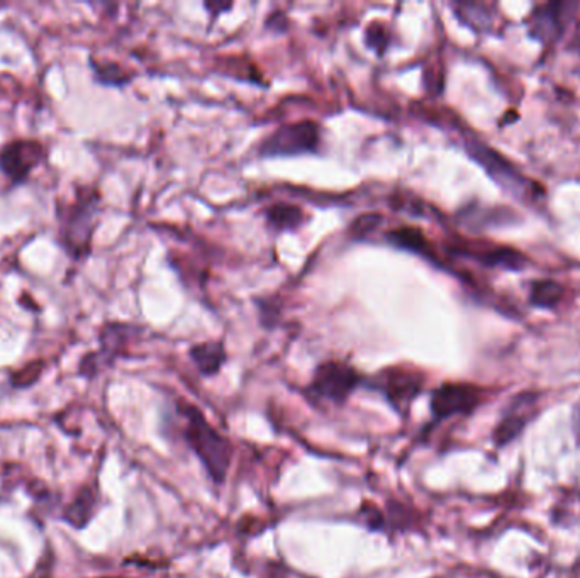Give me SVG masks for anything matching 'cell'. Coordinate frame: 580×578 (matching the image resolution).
<instances>
[{
  "mask_svg": "<svg viewBox=\"0 0 580 578\" xmlns=\"http://www.w3.org/2000/svg\"><path fill=\"white\" fill-rule=\"evenodd\" d=\"M321 145L320 126L313 121L291 123L281 126L262 143L260 153L265 158L297 157L316 153Z\"/></svg>",
  "mask_w": 580,
  "mask_h": 578,
  "instance_id": "obj_10",
  "label": "cell"
},
{
  "mask_svg": "<svg viewBox=\"0 0 580 578\" xmlns=\"http://www.w3.org/2000/svg\"><path fill=\"white\" fill-rule=\"evenodd\" d=\"M365 379L355 366L342 360H328L314 369L311 382L304 389L307 401L316 405L343 408L360 388H364Z\"/></svg>",
  "mask_w": 580,
  "mask_h": 578,
  "instance_id": "obj_4",
  "label": "cell"
},
{
  "mask_svg": "<svg viewBox=\"0 0 580 578\" xmlns=\"http://www.w3.org/2000/svg\"><path fill=\"white\" fill-rule=\"evenodd\" d=\"M265 216H267L268 226L277 231L299 229L306 217L303 209L293 204H275L265 210Z\"/></svg>",
  "mask_w": 580,
  "mask_h": 578,
  "instance_id": "obj_18",
  "label": "cell"
},
{
  "mask_svg": "<svg viewBox=\"0 0 580 578\" xmlns=\"http://www.w3.org/2000/svg\"><path fill=\"white\" fill-rule=\"evenodd\" d=\"M462 255L470 256L481 265L489 266V268H502L511 270V272H520V270L527 268L528 256L523 255L520 249L511 248V246L502 245H485V243H479V245L462 246L459 249Z\"/></svg>",
  "mask_w": 580,
  "mask_h": 578,
  "instance_id": "obj_12",
  "label": "cell"
},
{
  "mask_svg": "<svg viewBox=\"0 0 580 578\" xmlns=\"http://www.w3.org/2000/svg\"><path fill=\"white\" fill-rule=\"evenodd\" d=\"M579 2H545L537 4L524 18L528 36L545 48L559 43L576 21Z\"/></svg>",
  "mask_w": 580,
  "mask_h": 578,
  "instance_id": "obj_8",
  "label": "cell"
},
{
  "mask_svg": "<svg viewBox=\"0 0 580 578\" xmlns=\"http://www.w3.org/2000/svg\"><path fill=\"white\" fill-rule=\"evenodd\" d=\"M567 288L560 282L552 278H538L531 281L528 287V302L537 310L556 311L566 302Z\"/></svg>",
  "mask_w": 580,
  "mask_h": 578,
  "instance_id": "obj_16",
  "label": "cell"
},
{
  "mask_svg": "<svg viewBox=\"0 0 580 578\" xmlns=\"http://www.w3.org/2000/svg\"><path fill=\"white\" fill-rule=\"evenodd\" d=\"M47 158L48 148L40 139L16 138L0 146V174L8 180V192L28 184Z\"/></svg>",
  "mask_w": 580,
  "mask_h": 578,
  "instance_id": "obj_7",
  "label": "cell"
},
{
  "mask_svg": "<svg viewBox=\"0 0 580 578\" xmlns=\"http://www.w3.org/2000/svg\"><path fill=\"white\" fill-rule=\"evenodd\" d=\"M567 50L573 51V53H580V16L577 14L576 21H573V31L570 36L569 43H567Z\"/></svg>",
  "mask_w": 580,
  "mask_h": 578,
  "instance_id": "obj_23",
  "label": "cell"
},
{
  "mask_svg": "<svg viewBox=\"0 0 580 578\" xmlns=\"http://www.w3.org/2000/svg\"><path fill=\"white\" fill-rule=\"evenodd\" d=\"M45 372V362L36 360V362L28 363L24 369L11 375V385L14 389H29L41 379Z\"/></svg>",
  "mask_w": 580,
  "mask_h": 578,
  "instance_id": "obj_21",
  "label": "cell"
},
{
  "mask_svg": "<svg viewBox=\"0 0 580 578\" xmlns=\"http://www.w3.org/2000/svg\"><path fill=\"white\" fill-rule=\"evenodd\" d=\"M178 434L193 451L214 487H225L235 460V444L217 430L203 411L186 399L175 404Z\"/></svg>",
  "mask_w": 580,
  "mask_h": 578,
  "instance_id": "obj_1",
  "label": "cell"
},
{
  "mask_svg": "<svg viewBox=\"0 0 580 578\" xmlns=\"http://www.w3.org/2000/svg\"><path fill=\"white\" fill-rule=\"evenodd\" d=\"M99 504L100 493L97 486L86 483L77 490L73 499L65 506L63 512H61V521L70 528L77 529V531H82V529L89 528L90 522L96 518Z\"/></svg>",
  "mask_w": 580,
  "mask_h": 578,
  "instance_id": "obj_13",
  "label": "cell"
},
{
  "mask_svg": "<svg viewBox=\"0 0 580 578\" xmlns=\"http://www.w3.org/2000/svg\"><path fill=\"white\" fill-rule=\"evenodd\" d=\"M356 525L367 529L371 532H379V535H389V522L385 509L381 506L371 502V500H364L360 508L356 509Z\"/></svg>",
  "mask_w": 580,
  "mask_h": 578,
  "instance_id": "obj_20",
  "label": "cell"
},
{
  "mask_svg": "<svg viewBox=\"0 0 580 578\" xmlns=\"http://www.w3.org/2000/svg\"><path fill=\"white\" fill-rule=\"evenodd\" d=\"M100 210L102 196L92 185H80L73 190V199H58L55 204V243L71 263H86L92 255Z\"/></svg>",
  "mask_w": 580,
  "mask_h": 578,
  "instance_id": "obj_2",
  "label": "cell"
},
{
  "mask_svg": "<svg viewBox=\"0 0 580 578\" xmlns=\"http://www.w3.org/2000/svg\"><path fill=\"white\" fill-rule=\"evenodd\" d=\"M89 68L92 71L94 82L102 87L122 89L132 80V74L126 71L121 65L115 63V61H99L92 55L89 57Z\"/></svg>",
  "mask_w": 580,
  "mask_h": 578,
  "instance_id": "obj_17",
  "label": "cell"
},
{
  "mask_svg": "<svg viewBox=\"0 0 580 578\" xmlns=\"http://www.w3.org/2000/svg\"><path fill=\"white\" fill-rule=\"evenodd\" d=\"M465 151L472 160L478 161L485 174L504 188L511 197L521 200V203L537 204L540 203L543 194V187L530 177L523 174L513 161L508 160L504 155L495 151L492 146L479 141V139L470 138L465 143Z\"/></svg>",
  "mask_w": 580,
  "mask_h": 578,
  "instance_id": "obj_3",
  "label": "cell"
},
{
  "mask_svg": "<svg viewBox=\"0 0 580 578\" xmlns=\"http://www.w3.org/2000/svg\"><path fill=\"white\" fill-rule=\"evenodd\" d=\"M489 391L470 382H443L430 394L431 421L424 427L423 433H430L442 422L456 418L474 415L481 405L488 402Z\"/></svg>",
  "mask_w": 580,
  "mask_h": 578,
  "instance_id": "obj_5",
  "label": "cell"
},
{
  "mask_svg": "<svg viewBox=\"0 0 580 578\" xmlns=\"http://www.w3.org/2000/svg\"><path fill=\"white\" fill-rule=\"evenodd\" d=\"M365 41H367L372 50L377 51L379 57H382L387 51L391 38H389V31L384 26L371 25L367 28V32H365Z\"/></svg>",
  "mask_w": 580,
  "mask_h": 578,
  "instance_id": "obj_22",
  "label": "cell"
},
{
  "mask_svg": "<svg viewBox=\"0 0 580 578\" xmlns=\"http://www.w3.org/2000/svg\"><path fill=\"white\" fill-rule=\"evenodd\" d=\"M96 578H125V577H115V575H106V577H96Z\"/></svg>",
  "mask_w": 580,
  "mask_h": 578,
  "instance_id": "obj_25",
  "label": "cell"
},
{
  "mask_svg": "<svg viewBox=\"0 0 580 578\" xmlns=\"http://www.w3.org/2000/svg\"><path fill=\"white\" fill-rule=\"evenodd\" d=\"M572 433L576 438V444L580 448V401L577 402L576 408L572 412Z\"/></svg>",
  "mask_w": 580,
  "mask_h": 578,
  "instance_id": "obj_24",
  "label": "cell"
},
{
  "mask_svg": "<svg viewBox=\"0 0 580 578\" xmlns=\"http://www.w3.org/2000/svg\"><path fill=\"white\" fill-rule=\"evenodd\" d=\"M389 243L407 252L417 253V255L431 256V246L426 236L416 227H401V229L391 231L387 235Z\"/></svg>",
  "mask_w": 580,
  "mask_h": 578,
  "instance_id": "obj_19",
  "label": "cell"
},
{
  "mask_svg": "<svg viewBox=\"0 0 580 578\" xmlns=\"http://www.w3.org/2000/svg\"><path fill=\"white\" fill-rule=\"evenodd\" d=\"M541 392L523 391L514 395L502 409L501 418L492 430L491 441L498 450L508 448L523 437L527 428L540 415Z\"/></svg>",
  "mask_w": 580,
  "mask_h": 578,
  "instance_id": "obj_9",
  "label": "cell"
},
{
  "mask_svg": "<svg viewBox=\"0 0 580 578\" xmlns=\"http://www.w3.org/2000/svg\"><path fill=\"white\" fill-rule=\"evenodd\" d=\"M190 360L197 372L203 376H216L225 366L228 355H226L225 344L222 341H207V343L194 344L189 350Z\"/></svg>",
  "mask_w": 580,
  "mask_h": 578,
  "instance_id": "obj_15",
  "label": "cell"
},
{
  "mask_svg": "<svg viewBox=\"0 0 580 578\" xmlns=\"http://www.w3.org/2000/svg\"><path fill=\"white\" fill-rule=\"evenodd\" d=\"M452 8L459 21L474 31L494 32L499 28V12L494 11L495 6L466 2L453 4Z\"/></svg>",
  "mask_w": 580,
  "mask_h": 578,
  "instance_id": "obj_14",
  "label": "cell"
},
{
  "mask_svg": "<svg viewBox=\"0 0 580 578\" xmlns=\"http://www.w3.org/2000/svg\"><path fill=\"white\" fill-rule=\"evenodd\" d=\"M365 389L379 392L389 408L403 419H410L411 408L424 392V375L416 370L392 366L372 379H365Z\"/></svg>",
  "mask_w": 580,
  "mask_h": 578,
  "instance_id": "obj_6",
  "label": "cell"
},
{
  "mask_svg": "<svg viewBox=\"0 0 580 578\" xmlns=\"http://www.w3.org/2000/svg\"><path fill=\"white\" fill-rule=\"evenodd\" d=\"M129 331H132V327L128 324H106L99 334L100 350L82 356L79 363V376L92 380L104 369L111 366L121 353V344L128 337Z\"/></svg>",
  "mask_w": 580,
  "mask_h": 578,
  "instance_id": "obj_11",
  "label": "cell"
}]
</instances>
